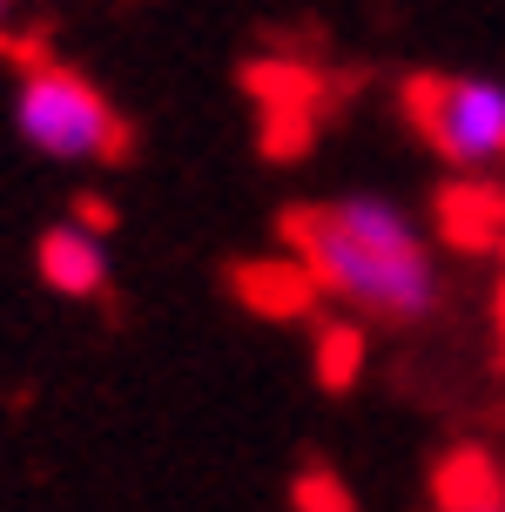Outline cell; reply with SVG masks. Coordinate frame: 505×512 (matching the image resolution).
<instances>
[{
    "instance_id": "30bf717a",
    "label": "cell",
    "mask_w": 505,
    "mask_h": 512,
    "mask_svg": "<svg viewBox=\"0 0 505 512\" xmlns=\"http://www.w3.org/2000/svg\"><path fill=\"white\" fill-rule=\"evenodd\" d=\"M492 512H505V506H492Z\"/></svg>"
},
{
    "instance_id": "6da1fadb",
    "label": "cell",
    "mask_w": 505,
    "mask_h": 512,
    "mask_svg": "<svg viewBox=\"0 0 505 512\" xmlns=\"http://www.w3.org/2000/svg\"><path fill=\"white\" fill-rule=\"evenodd\" d=\"M290 236L310 263V283L330 297L371 310L384 324H418L438 310V263L404 209L378 196H344L337 209L297 216Z\"/></svg>"
},
{
    "instance_id": "7a4b0ae2",
    "label": "cell",
    "mask_w": 505,
    "mask_h": 512,
    "mask_svg": "<svg viewBox=\"0 0 505 512\" xmlns=\"http://www.w3.org/2000/svg\"><path fill=\"white\" fill-rule=\"evenodd\" d=\"M14 128L34 155L48 162H108L128 149L122 115L101 102L95 81H81L75 68H34L21 81V102H14Z\"/></svg>"
},
{
    "instance_id": "9c48e42d",
    "label": "cell",
    "mask_w": 505,
    "mask_h": 512,
    "mask_svg": "<svg viewBox=\"0 0 505 512\" xmlns=\"http://www.w3.org/2000/svg\"><path fill=\"white\" fill-rule=\"evenodd\" d=\"M0 7H14V0H0Z\"/></svg>"
},
{
    "instance_id": "3957f363",
    "label": "cell",
    "mask_w": 505,
    "mask_h": 512,
    "mask_svg": "<svg viewBox=\"0 0 505 512\" xmlns=\"http://www.w3.org/2000/svg\"><path fill=\"white\" fill-rule=\"evenodd\" d=\"M411 122L425 128V142L458 169L505 162V88L479 75L452 81H411Z\"/></svg>"
},
{
    "instance_id": "277c9868",
    "label": "cell",
    "mask_w": 505,
    "mask_h": 512,
    "mask_svg": "<svg viewBox=\"0 0 505 512\" xmlns=\"http://www.w3.org/2000/svg\"><path fill=\"white\" fill-rule=\"evenodd\" d=\"M41 283L61 290V297H101L108 290V250H101V236L75 230V223L48 230L41 236Z\"/></svg>"
},
{
    "instance_id": "8992f818",
    "label": "cell",
    "mask_w": 505,
    "mask_h": 512,
    "mask_svg": "<svg viewBox=\"0 0 505 512\" xmlns=\"http://www.w3.org/2000/svg\"><path fill=\"white\" fill-rule=\"evenodd\" d=\"M243 290L256 297V310H270V317H297V310L310 304L317 283L303 277V270H243Z\"/></svg>"
},
{
    "instance_id": "5b68a950",
    "label": "cell",
    "mask_w": 505,
    "mask_h": 512,
    "mask_svg": "<svg viewBox=\"0 0 505 512\" xmlns=\"http://www.w3.org/2000/svg\"><path fill=\"white\" fill-rule=\"evenodd\" d=\"M357 371H364V337H357V324H324L317 331V384L324 391H351Z\"/></svg>"
},
{
    "instance_id": "52a82bcc",
    "label": "cell",
    "mask_w": 505,
    "mask_h": 512,
    "mask_svg": "<svg viewBox=\"0 0 505 512\" xmlns=\"http://www.w3.org/2000/svg\"><path fill=\"white\" fill-rule=\"evenodd\" d=\"M290 499H297V512H357V506H351V492L337 486L330 472H303Z\"/></svg>"
},
{
    "instance_id": "ba28073f",
    "label": "cell",
    "mask_w": 505,
    "mask_h": 512,
    "mask_svg": "<svg viewBox=\"0 0 505 512\" xmlns=\"http://www.w3.org/2000/svg\"><path fill=\"white\" fill-rule=\"evenodd\" d=\"M75 230H88V236H108V230H115V216H108L101 203H81V209H75Z\"/></svg>"
}]
</instances>
